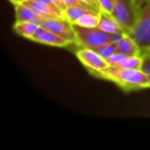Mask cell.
<instances>
[{
	"label": "cell",
	"mask_w": 150,
	"mask_h": 150,
	"mask_svg": "<svg viewBox=\"0 0 150 150\" xmlns=\"http://www.w3.org/2000/svg\"><path fill=\"white\" fill-rule=\"evenodd\" d=\"M91 73L115 83L127 91L150 88V77L142 69H131L118 66H110L104 70Z\"/></svg>",
	"instance_id": "1"
},
{
	"label": "cell",
	"mask_w": 150,
	"mask_h": 150,
	"mask_svg": "<svg viewBox=\"0 0 150 150\" xmlns=\"http://www.w3.org/2000/svg\"><path fill=\"white\" fill-rule=\"evenodd\" d=\"M129 35L138 43L142 56L150 53V0L138 11L134 26Z\"/></svg>",
	"instance_id": "2"
},
{
	"label": "cell",
	"mask_w": 150,
	"mask_h": 150,
	"mask_svg": "<svg viewBox=\"0 0 150 150\" xmlns=\"http://www.w3.org/2000/svg\"><path fill=\"white\" fill-rule=\"evenodd\" d=\"M72 27L77 38L78 46L82 47L95 48L107 43H112L110 34L98 27L86 28L74 24H72Z\"/></svg>",
	"instance_id": "3"
},
{
	"label": "cell",
	"mask_w": 150,
	"mask_h": 150,
	"mask_svg": "<svg viewBox=\"0 0 150 150\" xmlns=\"http://www.w3.org/2000/svg\"><path fill=\"white\" fill-rule=\"evenodd\" d=\"M138 11L132 0H113V11L112 15L117 19L123 31L129 34L133 30Z\"/></svg>",
	"instance_id": "4"
},
{
	"label": "cell",
	"mask_w": 150,
	"mask_h": 150,
	"mask_svg": "<svg viewBox=\"0 0 150 150\" xmlns=\"http://www.w3.org/2000/svg\"><path fill=\"white\" fill-rule=\"evenodd\" d=\"M40 25L50 30L51 32L57 34L58 36L63 38L64 40H68L70 44L78 46V40L73 30L72 24H70L65 18H44Z\"/></svg>",
	"instance_id": "5"
},
{
	"label": "cell",
	"mask_w": 150,
	"mask_h": 150,
	"mask_svg": "<svg viewBox=\"0 0 150 150\" xmlns=\"http://www.w3.org/2000/svg\"><path fill=\"white\" fill-rule=\"evenodd\" d=\"M76 55L83 63V65L90 70L91 73L104 70L111 66L107 60L104 59L91 48L82 47L76 51Z\"/></svg>",
	"instance_id": "6"
},
{
	"label": "cell",
	"mask_w": 150,
	"mask_h": 150,
	"mask_svg": "<svg viewBox=\"0 0 150 150\" xmlns=\"http://www.w3.org/2000/svg\"><path fill=\"white\" fill-rule=\"evenodd\" d=\"M32 40L40 44L57 47H68L69 45H71L68 40H64L63 38L58 36L54 33L51 32L50 30L41 25H40V27L38 28Z\"/></svg>",
	"instance_id": "7"
},
{
	"label": "cell",
	"mask_w": 150,
	"mask_h": 150,
	"mask_svg": "<svg viewBox=\"0 0 150 150\" xmlns=\"http://www.w3.org/2000/svg\"><path fill=\"white\" fill-rule=\"evenodd\" d=\"M35 11H37L40 15H41L44 18H64V12L60 10L56 6H50L35 0H25L24 3Z\"/></svg>",
	"instance_id": "8"
},
{
	"label": "cell",
	"mask_w": 150,
	"mask_h": 150,
	"mask_svg": "<svg viewBox=\"0 0 150 150\" xmlns=\"http://www.w3.org/2000/svg\"><path fill=\"white\" fill-rule=\"evenodd\" d=\"M14 6L16 10V21L32 22L40 25L44 18L33 9L25 4H18Z\"/></svg>",
	"instance_id": "9"
},
{
	"label": "cell",
	"mask_w": 150,
	"mask_h": 150,
	"mask_svg": "<svg viewBox=\"0 0 150 150\" xmlns=\"http://www.w3.org/2000/svg\"><path fill=\"white\" fill-rule=\"evenodd\" d=\"M98 28L109 34L124 32L117 19L112 14L104 11H100V21Z\"/></svg>",
	"instance_id": "10"
},
{
	"label": "cell",
	"mask_w": 150,
	"mask_h": 150,
	"mask_svg": "<svg viewBox=\"0 0 150 150\" xmlns=\"http://www.w3.org/2000/svg\"><path fill=\"white\" fill-rule=\"evenodd\" d=\"M116 47L118 52L122 53L127 56L142 55V51L138 43L129 34H126V36L121 40L116 43Z\"/></svg>",
	"instance_id": "11"
},
{
	"label": "cell",
	"mask_w": 150,
	"mask_h": 150,
	"mask_svg": "<svg viewBox=\"0 0 150 150\" xmlns=\"http://www.w3.org/2000/svg\"><path fill=\"white\" fill-rule=\"evenodd\" d=\"M89 12H100V11H98L93 8L79 6V5L69 6L67 7V9L64 11V18L67 21H69L70 24H74L81 16Z\"/></svg>",
	"instance_id": "12"
},
{
	"label": "cell",
	"mask_w": 150,
	"mask_h": 150,
	"mask_svg": "<svg viewBox=\"0 0 150 150\" xmlns=\"http://www.w3.org/2000/svg\"><path fill=\"white\" fill-rule=\"evenodd\" d=\"M40 27V25L32 23V22H22V21H16V23L13 25L14 31L20 36L32 40L36 33L38 28Z\"/></svg>",
	"instance_id": "13"
},
{
	"label": "cell",
	"mask_w": 150,
	"mask_h": 150,
	"mask_svg": "<svg viewBox=\"0 0 150 150\" xmlns=\"http://www.w3.org/2000/svg\"><path fill=\"white\" fill-rule=\"evenodd\" d=\"M100 21V12H89L81 16L74 25H77L86 28L98 27Z\"/></svg>",
	"instance_id": "14"
},
{
	"label": "cell",
	"mask_w": 150,
	"mask_h": 150,
	"mask_svg": "<svg viewBox=\"0 0 150 150\" xmlns=\"http://www.w3.org/2000/svg\"><path fill=\"white\" fill-rule=\"evenodd\" d=\"M143 63V57L142 55L126 56L123 61L118 65V67L131 69H142Z\"/></svg>",
	"instance_id": "15"
},
{
	"label": "cell",
	"mask_w": 150,
	"mask_h": 150,
	"mask_svg": "<svg viewBox=\"0 0 150 150\" xmlns=\"http://www.w3.org/2000/svg\"><path fill=\"white\" fill-rule=\"evenodd\" d=\"M91 49L96 51L100 56H102L105 60L109 58L112 54L117 52V47H116L115 43H107V44H105V45H102L100 47L91 48Z\"/></svg>",
	"instance_id": "16"
},
{
	"label": "cell",
	"mask_w": 150,
	"mask_h": 150,
	"mask_svg": "<svg viewBox=\"0 0 150 150\" xmlns=\"http://www.w3.org/2000/svg\"><path fill=\"white\" fill-rule=\"evenodd\" d=\"M100 11H104L109 14L113 11V0H96Z\"/></svg>",
	"instance_id": "17"
},
{
	"label": "cell",
	"mask_w": 150,
	"mask_h": 150,
	"mask_svg": "<svg viewBox=\"0 0 150 150\" xmlns=\"http://www.w3.org/2000/svg\"><path fill=\"white\" fill-rule=\"evenodd\" d=\"M126 54H122V53H120V52H115L114 54H112L109 58H107V62H109V64L111 66H118L122 61L124 58H126Z\"/></svg>",
	"instance_id": "18"
},
{
	"label": "cell",
	"mask_w": 150,
	"mask_h": 150,
	"mask_svg": "<svg viewBox=\"0 0 150 150\" xmlns=\"http://www.w3.org/2000/svg\"><path fill=\"white\" fill-rule=\"evenodd\" d=\"M143 57V63L142 67V70L144 71L150 77V53L142 56Z\"/></svg>",
	"instance_id": "19"
},
{
	"label": "cell",
	"mask_w": 150,
	"mask_h": 150,
	"mask_svg": "<svg viewBox=\"0 0 150 150\" xmlns=\"http://www.w3.org/2000/svg\"><path fill=\"white\" fill-rule=\"evenodd\" d=\"M64 4H66L67 7H69V6H75V5H79V6H84V7H90V8H93L91 6H90L89 4L83 3V1L81 0H63ZM95 9V8H93ZM97 10V9H96Z\"/></svg>",
	"instance_id": "20"
},
{
	"label": "cell",
	"mask_w": 150,
	"mask_h": 150,
	"mask_svg": "<svg viewBox=\"0 0 150 150\" xmlns=\"http://www.w3.org/2000/svg\"><path fill=\"white\" fill-rule=\"evenodd\" d=\"M51 1H52V3H53L56 7H58L60 10H62L63 12H64L65 10L67 9V6H66V4H64L63 0H51Z\"/></svg>",
	"instance_id": "21"
},
{
	"label": "cell",
	"mask_w": 150,
	"mask_h": 150,
	"mask_svg": "<svg viewBox=\"0 0 150 150\" xmlns=\"http://www.w3.org/2000/svg\"><path fill=\"white\" fill-rule=\"evenodd\" d=\"M133 1V4L134 5V7L136 8L137 11H139V9L149 0H132Z\"/></svg>",
	"instance_id": "22"
},
{
	"label": "cell",
	"mask_w": 150,
	"mask_h": 150,
	"mask_svg": "<svg viewBox=\"0 0 150 150\" xmlns=\"http://www.w3.org/2000/svg\"><path fill=\"white\" fill-rule=\"evenodd\" d=\"M14 5H16V4H22V3H24L25 0H10Z\"/></svg>",
	"instance_id": "23"
}]
</instances>
